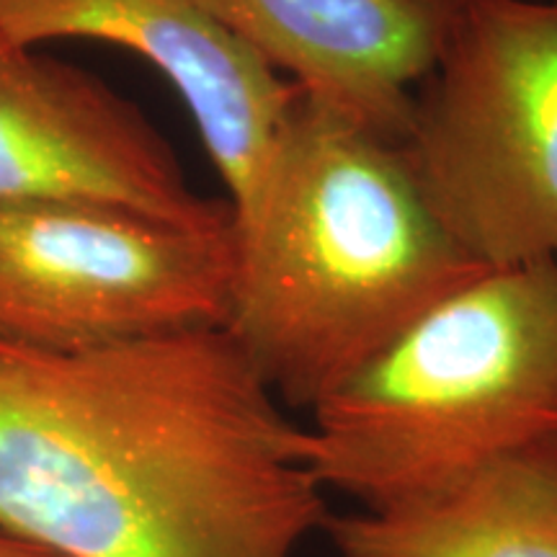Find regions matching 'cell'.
<instances>
[{
  "mask_svg": "<svg viewBox=\"0 0 557 557\" xmlns=\"http://www.w3.org/2000/svg\"><path fill=\"white\" fill-rule=\"evenodd\" d=\"M331 517L310 431L225 329L0 341V529L60 557H295Z\"/></svg>",
  "mask_w": 557,
  "mask_h": 557,
  "instance_id": "6da1fadb",
  "label": "cell"
},
{
  "mask_svg": "<svg viewBox=\"0 0 557 557\" xmlns=\"http://www.w3.org/2000/svg\"><path fill=\"white\" fill-rule=\"evenodd\" d=\"M233 230L225 331L295 410L487 271L438 222L398 145L299 88Z\"/></svg>",
  "mask_w": 557,
  "mask_h": 557,
  "instance_id": "7a4b0ae2",
  "label": "cell"
},
{
  "mask_svg": "<svg viewBox=\"0 0 557 557\" xmlns=\"http://www.w3.org/2000/svg\"><path fill=\"white\" fill-rule=\"evenodd\" d=\"M315 475L406 504L557 434V261L487 269L318 403Z\"/></svg>",
  "mask_w": 557,
  "mask_h": 557,
  "instance_id": "3957f363",
  "label": "cell"
},
{
  "mask_svg": "<svg viewBox=\"0 0 557 557\" xmlns=\"http://www.w3.org/2000/svg\"><path fill=\"white\" fill-rule=\"evenodd\" d=\"M398 150L485 269L557 261V0H451Z\"/></svg>",
  "mask_w": 557,
  "mask_h": 557,
  "instance_id": "277c9868",
  "label": "cell"
},
{
  "mask_svg": "<svg viewBox=\"0 0 557 557\" xmlns=\"http://www.w3.org/2000/svg\"><path fill=\"white\" fill-rule=\"evenodd\" d=\"M235 230L78 201L0 205V341L83 348L225 329Z\"/></svg>",
  "mask_w": 557,
  "mask_h": 557,
  "instance_id": "5b68a950",
  "label": "cell"
},
{
  "mask_svg": "<svg viewBox=\"0 0 557 557\" xmlns=\"http://www.w3.org/2000/svg\"><path fill=\"white\" fill-rule=\"evenodd\" d=\"M78 201L181 227L233 222L197 194L135 103L88 70L0 37V205Z\"/></svg>",
  "mask_w": 557,
  "mask_h": 557,
  "instance_id": "8992f818",
  "label": "cell"
},
{
  "mask_svg": "<svg viewBox=\"0 0 557 557\" xmlns=\"http://www.w3.org/2000/svg\"><path fill=\"white\" fill-rule=\"evenodd\" d=\"M0 37L21 47L96 39L148 60L189 109L233 212L259 189L297 96L199 0H0Z\"/></svg>",
  "mask_w": 557,
  "mask_h": 557,
  "instance_id": "52a82bcc",
  "label": "cell"
},
{
  "mask_svg": "<svg viewBox=\"0 0 557 557\" xmlns=\"http://www.w3.org/2000/svg\"><path fill=\"white\" fill-rule=\"evenodd\" d=\"M312 101L398 145L451 0H199Z\"/></svg>",
  "mask_w": 557,
  "mask_h": 557,
  "instance_id": "ba28073f",
  "label": "cell"
},
{
  "mask_svg": "<svg viewBox=\"0 0 557 557\" xmlns=\"http://www.w3.org/2000/svg\"><path fill=\"white\" fill-rule=\"evenodd\" d=\"M341 557H557V434L387 508L325 519Z\"/></svg>",
  "mask_w": 557,
  "mask_h": 557,
  "instance_id": "9c48e42d",
  "label": "cell"
},
{
  "mask_svg": "<svg viewBox=\"0 0 557 557\" xmlns=\"http://www.w3.org/2000/svg\"><path fill=\"white\" fill-rule=\"evenodd\" d=\"M0 557H60V555H54V553H50V549L34 545V542L13 537V534L0 529Z\"/></svg>",
  "mask_w": 557,
  "mask_h": 557,
  "instance_id": "30bf717a",
  "label": "cell"
}]
</instances>
